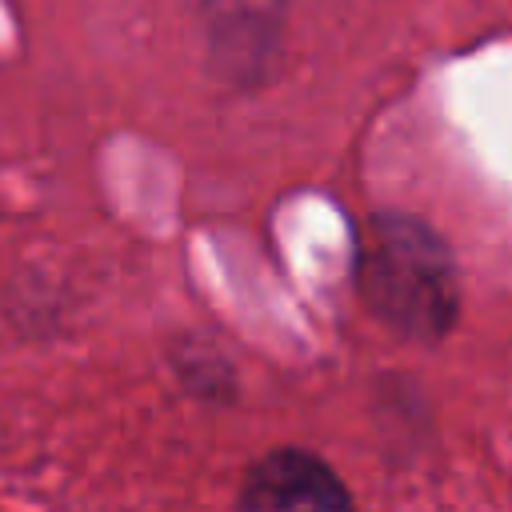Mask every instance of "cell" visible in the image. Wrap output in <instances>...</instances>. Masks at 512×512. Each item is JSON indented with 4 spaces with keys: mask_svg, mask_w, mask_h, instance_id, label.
Returning <instances> with one entry per match:
<instances>
[{
    "mask_svg": "<svg viewBox=\"0 0 512 512\" xmlns=\"http://www.w3.org/2000/svg\"><path fill=\"white\" fill-rule=\"evenodd\" d=\"M360 288L380 320L408 336H440L456 316V276L444 244L416 220H372L360 252Z\"/></svg>",
    "mask_w": 512,
    "mask_h": 512,
    "instance_id": "obj_1",
    "label": "cell"
},
{
    "mask_svg": "<svg viewBox=\"0 0 512 512\" xmlns=\"http://www.w3.org/2000/svg\"><path fill=\"white\" fill-rule=\"evenodd\" d=\"M240 512H352V500L316 456L272 452L248 472Z\"/></svg>",
    "mask_w": 512,
    "mask_h": 512,
    "instance_id": "obj_2",
    "label": "cell"
}]
</instances>
